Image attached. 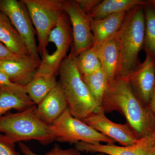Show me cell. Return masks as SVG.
<instances>
[{
  "mask_svg": "<svg viewBox=\"0 0 155 155\" xmlns=\"http://www.w3.org/2000/svg\"><path fill=\"white\" fill-rule=\"evenodd\" d=\"M72 41V28L70 20L67 14L64 12L58 25L50 32L46 42V43L49 44L54 48L51 47L52 50L44 51L41 54L39 66L35 77L56 75L62 61L67 58ZM45 46L51 48L49 46Z\"/></svg>",
  "mask_w": 155,
  "mask_h": 155,
  "instance_id": "5",
  "label": "cell"
},
{
  "mask_svg": "<svg viewBox=\"0 0 155 155\" xmlns=\"http://www.w3.org/2000/svg\"><path fill=\"white\" fill-rule=\"evenodd\" d=\"M63 8L72 25L73 44L69 55L75 58L94 45L91 28L92 19L81 8L76 0L64 1Z\"/></svg>",
  "mask_w": 155,
  "mask_h": 155,
  "instance_id": "9",
  "label": "cell"
},
{
  "mask_svg": "<svg viewBox=\"0 0 155 155\" xmlns=\"http://www.w3.org/2000/svg\"><path fill=\"white\" fill-rule=\"evenodd\" d=\"M19 146L21 152L24 155H39L35 153L29 148V147L23 143L20 142ZM80 151L75 148H70L67 150H63L57 146L50 152L45 155H80Z\"/></svg>",
  "mask_w": 155,
  "mask_h": 155,
  "instance_id": "24",
  "label": "cell"
},
{
  "mask_svg": "<svg viewBox=\"0 0 155 155\" xmlns=\"http://www.w3.org/2000/svg\"><path fill=\"white\" fill-rule=\"evenodd\" d=\"M36 105L29 97L22 96L0 87V117L12 109L22 112L35 109Z\"/></svg>",
  "mask_w": 155,
  "mask_h": 155,
  "instance_id": "20",
  "label": "cell"
},
{
  "mask_svg": "<svg viewBox=\"0 0 155 155\" xmlns=\"http://www.w3.org/2000/svg\"><path fill=\"white\" fill-rule=\"evenodd\" d=\"M22 57L24 56L18 55L13 52L0 41V61L17 60Z\"/></svg>",
  "mask_w": 155,
  "mask_h": 155,
  "instance_id": "27",
  "label": "cell"
},
{
  "mask_svg": "<svg viewBox=\"0 0 155 155\" xmlns=\"http://www.w3.org/2000/svg\"><path fill=\"white\" fill-rule=\"evenodd\" d=\"M153 137L154 139V143L155 145V127L154 130H153Z\"/></svg>",
  "mask_w": 155,
  "mask_h": 155,
  "instance_id": "30",
  "label": "cell"
},
{
  "mask_svg": "<svg viewBox=\"0 0 155 155\" xmlns=\"http://www.w3.org/2000/svg\"><path fill=\"white\" fill-rule=\"evenodd\" d=\"M96 155H106V154L104 153H98Z\"/></svg>",
  "mask_w": 155,
  "mask_h": 155,
  "instance_id": "31",
  "label": "cell"
},
{
  "mask_svg": "<svg viewBox=\"0 0 155 155\" xmlns=\"http://www.w3.org/2000/svg\"><path fill=\"white\" fill-rule=\"evenodd\" d=\"M82 10L89 16L92 10L102 1L101 0H76Z\"/></svg>",
  "mask_w": 155,
  "mask_h": 155,
  "instance_id": "28",
  "label": "cell"
},
{
  "mask_svg": "<svg viewBox=\"0 0 155 155\" xmlns=\"http://www.w3.org/2000/svg\"><path fill=\"white\" fill-rule=\"evenodd\" d=\"M26 6L38 41L39 54H42L50 32L64 13L63 0H21Z\"/></svg>",
  "mask_w": 155,
  "mask_h": 155,
  "instance_id": "6",
  "label": "cell"
},
{
  "mask_svg": "<svg viewBox=\"0 0 155 155\" xmlns=\"http://www.w3.org/2000/svg\"><path fill=\"white\" fill-rule=\"evenodd\" d=\"M0 41L19 56H30L21 36L8 17L0 11Z\"/></svg>",
  "mask_w": 155,
  "mask_h": 155,
  "instance_id": "17",
  "label": "cell"
},
{
  "mask_svg": "<svg viewBox=\"0 0 155 155\" xmlns=\"http://www.w3.org/2000/svg\"><path fill=\"white\" fill-rule=\"evenodd\" d=\"M58 72L59 82L72 116L82 120L101 110L82 79L72 56L69 55L62 61Z\"/></svg>",
  "mask_w": 155,
  "mask_h": 155,
  "instance_id": "3",
  "label": "cell"
},
{
  "mask_svg": "<svg viewBox=\"0 0 155 155\" xmlns=\"http://www.w3.org/2000/svg\"><path fill=\"white\" fill-rule=\"evenodd\" d=\"M51 125L56 140L61 142L75 144L79 142L92 144L101 142L115 144L116 142L82 120L75 118L68 108Z\"/></svg>",
  "mask_w": 155,
  "mask_h": 155,
  "instance_id": "7",
  "label": "cell"
},
{
  "mask_svg": "<svg viewBox=\"0 0 155 155\" xmlns=\"http://www.w3.org/2000/svg\"><path fill=\"white\" fill-rule=\"evenodd\" d=\"M143 7L145 22L143 48L147 56L155 61V7L148 2Z\"/></svg>",
  "mask_w": 155,
  "mask_h": 155,
  "instance_id": "22",
  "label": "cell"
},
{
  "mask_svg": "<svg viewBox=\"0 0 155 155\" xmlns=\"http://www.w3.org/2000/svg\"><path fill=\"white\" fill-rule=\"evenodd\" d=\"M73 58L81 75L91 74L102 68L101 61L93 47L84 50Z\"/></svg>",
  "mask_w": 155,
  "mask_h": 155,
  "instance_id": "23",
  "label": "cell"
},
{
  "mask_svg": "<svg viewBox=\"0 0 155 155\" xmlns=\"http://www.w3.org/2000/svg\"><path fill=\"white\" fill-rule=\"evenodd\" d=\"M101 108L105 114L117 111L122 114L138 138L153 132L154 116L149 107L136 95L126 78L118 76L109 84L103 97Z\"/></svg>",
  "mask_w": 155,
  "mask_h": 155,
  "instance_id": "1",
  "label": "cell"
},
{
  "mask_svg": "<svg viewBox=\"0 0 155 155\" xmlns=\"http://www.w3.org/2000/svg\"><path fill=\"white\" fill-rule=\"evenodd\" d=\"M67 108L66 98L58 82L57 86L38 104L34 111L41 120L52 125Z\"/></svg>",
  "mask_w": 155,
  "mask_h": 155,
  "instance_id": "14",
  "label": "cell"
},
{
  "mask_svg": "<svg viewBox=\"0 0 155 155\" xmlns=\"http://www.w3.org/2000/svg\"><path fill=\"white\" fill-rule=\"evenodd\" d=\"M75 148L80 152L101 153L108 155H155V145L153 134L139 138L134 144L118 146L115 144L86 143L79 142Z\"/></svg>",
  "mask_w": 155,
  "mask_h": 155,
  "instance_id": "11",
  "label": "cell"
},
{
  "mask_svg": "<svg viewBox=\"0 0 155 155\" xmlns=\"http://www.w3.org/2000/svg\"><path fill=\"white\" fill-rule=\"evenodd\" d=\"M81 77L99 107L102 109L103 97L109 85L107 77L102 69L101 68L88 75H81Z\"/></svg>",
  "mask_w": 155,
  "mask_h": 155,
  "instance_id": "21",
  "label": "cell"
},
{
  "mask_svg": "<svg viewBox=\"0 0 155 155\" xmlns=\"http://www.w3.org/2000/svg\"><path fill=\"white\" fill-rule=\"evenodd\" d=\"M0 87L22 96L29 97L25 91V87L11 81L7 75L1 71Z\"/></svg>",
  "mask_w": 155,
  "mask_h": 155,
  "instance_id": "25",
  "label": "cell"
},
{
  "mask_svg": "<svg viewBox=\"0 0 155 155\" xmlns=\"http://www.w3.org/2000/svg\"><path fill=\"white\" fill-rule=\"evenodd\" d=\"M125 78L137 97L146 105H149L155 87V61L147 56Z\"/></svg>",
  "mask_w": 155,
  "mask_h": 155,
  "instance_id": "12",
  "label": "cell"
},
{
  "mask_svg": "<svg viewBox=\"0 0 155 155\" xmlns=\"http://www.w3.org/2000/svg\"><path fill=\"white\" fill-rule=\"evenodd\" d=\"M40 63L30 56H25L17 60L0 61V71L11 81L25 86L34 78Z\"/></svg>",
  "mask_w": 155,
  "mask_h": 155,
  "instance_id": "13",
  "label": "cell"
},
{
  "mask_svg": "<svg viewBox=\"0 0 155 155\" xmlns=\"http://www.w3.org/2000/svg\"><path fill=\"white\" fill-rule=\"evenodd\" d=\"M149 105V107L150 110L152 112L153 114L155 117V87L152 96L150 100Z\"/></svg>",
  "mask_w": 155,
  "mask_h": 155,
  "instance_id": "29",
  "label": "cell"
},
{
  "mask_svg": "<svg viewBox=\"0 0 155 155\" xmlns=\"http://www.w3.org/2000/svg\"><path fill=\"white\" fill-rule=\"evenodd\" d=\"M56 75L35 76L25 87V91L31 100L38 105L58 84Z\"/></svg>",
  "mask_w": 155,
  "mask_h": 155,
  "instance_id": "19",
  "label": "cell"
},
{
  "mask_svg": "<svg viewBox=\"0 0 155 155\" xmlns=\"http://www.w3.org/2000/svg\"><path fill=\"white\" fill-rule=\"evenodd\" d=\"M0 11L8 17L25 42L31 57L40 62L35 31L24 3L21 0H0Z\"/></svg>",
  "mask_w": 155,
  "mask_h": 155,
  "instance_id": "8",
  "label": "cell"
},
{
  "mask_svg": "<svg viewBox=\"0 0 155 155\" xmlns=\"http://www.w3.org/2000/svg\"><path fill=\"white\" fill-rule=\"evenodd\" d=\"M82 121L123 146L132 145L139 139L127 122L122 124L112 122L106 117L102 109L93 113Z\"/></svg>",
  "mask_w": 155,
  "mask_h": 155,
  "instance_id": "10",
  "label": "cell"
},
{
  "mask_svg": "<svg viewBox=\"0 0 155 155\" xmlns=\"http://www.w3.org/2000/svg\"><path fill=\"white\" fill-rule=\"evenodd\" d=\"M145 28L143 5L137 6L126 13L115 36L119 54V76L126 77L140 63L138 55L144 46Z\"/></svg>",
  "mask_w": 155,
  "mask_h": 155,
  "instance_id": "2",
  "label": "cell"
},
{
  "mask_svg": "<svg viewBox=\"0 0 155 155\" xmlns=\"http://www.w3.org/2000/svg\"><path fill=\"white\" fill-rule=\"evenodd\" d=\"M27 110L0 117V134L12 143L35 140L48 145L56 140L52 126L41 120L34 110Z\"/></svg>",
  "mask_w": 155,
  "mask_h": 155,
  "instance_id": "4",
  "label": "cell"
},
{
  "mask_svg": "<svg viewBox=\"0 0 155 155\" xmlns=\"http://www.w3.org/2000/svg\"><path fill=\"white\" fill-rule=\"evenodd\" d=\"M115 36L93 46L99 58L109 85L119 76V54Z\"/></svg>",
  "mask_w": 155,
  "mask_h": 155,
  "instance_id": "15",
  "label": "cell"
},
{
  "mask_svg": "<svg viewBox=\"0 0 155 155\" xmlns=\"http://www.w3.org/2000/svg\"><path fill=\"white\" fill-rule=\"evenodd\" d=\"M126 13L113 14L96 20L92 19L94 45L101 44L114 37L121 27Z\"/></svg>",
  "mask_w": 155,
  "mask_h": 155,
  "instance_id": "16",
  "label": "cell"
},
{
  "mask_svg": "<svg viewBox=\"0 0 155 155\" xmlns=\"http://www.w3.org/2000/svg\"><path fill=\"white\" fill-rule=\"evenodd\" d=\"M0 155H20L15 150V143L9 142L0 134Z\"/></svg>",
  "mask_w": 155,
  "mask_h": 155,
  "instance_id": "26",
  "label": "cell"
},
{
  "mask_svg": "<svg viewBox=\"0 0 155 155\" xmlns=\"http://www.w3.org/2000/svg\"><path fill=\"white\" fill-rule=\"evenodd\" d=\"M145 1L141 0H104L91 12L92 19H99L113 14L128 12L135 7L144 5Z\"/></svg>",
  "mask_w": 155,
  "mask_h": 155,
  "instance_id": "18",
  "label": "cell"
}]
</instances>
